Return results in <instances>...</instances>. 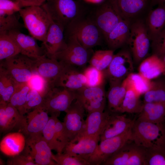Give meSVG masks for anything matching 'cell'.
I'll use <instances>...</instances> for the list:
<instances>
[{"instance_id": "6da1fadb", "label": "cell", "mask_w": 165, "mask_h": 165, "mask_svg": "<svg viewBox=\"0 0 165 165\" xmlns=\"http://www.w3.org/2000/svg\"><path fill=\"white\" fill-rule=\"evenodd\" d=\"M130 141L145 148L165 147V123L135 120L132 127Z\"/></svg>"}, {"instance_id": "7a4b0ae2", "label": "cell", "mask_w": 165, "mask_h": 165, "mask_svg": "<svg viewBox=\"0 0 165 165\" xmlns=\"http://www.w3.org/2000/svg\"><path fill=\"white\" fill-rule=\"evenodd\" d=\"M19 12L30 35L35 39L43 42L51 18L42 5L27 7L21 9Z\"/></svg>"}, {"instance_id": "3957f363", "label": "cell", "mask_w": 165, "mask_h": 165, "mask_svg": "<svg viewBox=\"0 0 165 165\" xmlns=\"http://www.w3.org/2000/svg\"><path fill=\"white\" fill-rule=\"evenodd\" d=\"M64 31L65 35H75L81 44L88 49L99 45L103 37L94 20L80 16L72 21Z\"/></svg>"}, {"instance_id": "277c9868", "label": "cell", "mask_w": 165, "mask_h": 165, "mask_svg": "<svg viewBox=\"0 0 165 165\" xmlns=\"http://www.w3.org/2000/svg\"><path fill=\"white\" fill-rule=\"evenodd\" d=\"M42 5L51 18L64 29L72 21L80 16L79 6L74 0H47Z\"/></svg>"}, {"instance_id": "5b68a950", "label": "cell", "mask_w": 165, "mask_h": 165, "mask_svg": "<svg viewBox=\"0 0 165 165\" xmlns=\"http://www.w3.org/2000/svg\"><path fill=\"white\" fill-rule=\"evenodd\" d=\"M66 47L51 58L73 66L82 67L89 61L91 58L90 50L83 46L74 35H65Z\"/></svg>"}, {"instance_id": "8992f818", "label": "cell", "mask_w": 165, "mask_h": 165, "mask_svg": "<svg viewBox=\"0 0 165 165\" xmlns=\"http://www.w3.org/2000/svg\"><path fill=\"white\" fill-rule=\"evenodd\" d=\"M150 41L145 24L143 21L138 20L131 24L127 43L135 64H140L146 58Z\"/></svg>"}, {"instance_id": "52a82bcc", "label": "cell", "mask_w": 165, "mask_h": 165, "mask_svg": "<svg viewBox=\"0 0 165 165\" xmlns=\"http://www.w3.org/2000/svg\"><path fill=\"white\" fill-rule=\"evenodd\" d=\"M59 87L50 89L39 106L51 115L59 116L61 112H65L75 99V91Z\"/></svg>"}, {"instance_id": "ba28073f", "label": "cell", "mask_w": 165, "mask_h": 165, "mask_svg": "<svg viewBox=\"0 0 165 165\" xmlns=\"http://www.w3.org/2000/svg\"><path fill=\"white\" fill-rule=\"evenodd\" d=\"M132 127L121 134L100 141L88 160L90 165H102L110 156L130 141Z\"/></svg>"}, {"instance_id": "9c48e42d", "label": "cell", "mask_w": 165, "mask_h": 165, "mask_svg": "<svg viewBox=\"0 0 165 165\" xmlns=\"http://www.w3.org/2000/svg\"><path fill=\"white\" fill-rule=\"evenodd\" d=\"M34 59L21 53L0 61L3 68L16 83L27 82L34 73Z\"/></svg>"}, {"instance_id": "30bf717a", "label": "cell", "mask_w": 165, "mask_h": 165, "mask_svg": "<svg viewBox=\"0 0 165 165\" xmlns=\"http://www.w3.org/2000/svg\"><path fill=\"white\" fill-rule=\"evenodd\" d=\"M26 139L25 151L37 165H57L53 159L50 148L42 133L28 136Z\"/></svg>"}, {"instance_id": "8fae6325", "label": "cell", "mask_w": 165, "mask_h": 165, "mask_svg": "<svg viewBox=\"0 0 165 165\" xmlns=\"http://www.w3.org/2000/svg\"><path fill=\"white\" fill-rule=\"evenodd\" d=\"M75 99L82 105L88 113L104 111L106 100L104 84L95 87L85 86L75 91Z\"/></svg>"}, {"instance_id": "7c38bea8", "label": "cell", "mask_w": 165, "mask_h": 165, "mask_svg": "<svg viewBox=\"0 0 165 165\" xmlns=\"http://www.w3.org/2000/svg\"><path fill=\"white\" fill-rule=\"evenodd\" d=\"M123 19L115 0H108L98 9L94 21L105 39Z\"/></svg>"}, {"instance_id": "4fadbf2b", "label": "cell", "mask_w": 165, "mask_h": 165, "mask_svg": "<svg viewBox=\"0 0 165 165\" xmlns=\"http://www.w3.org/2000/svg\"><path fill=\"white\" fill-rule=\"evenodd\" d=\"M134 61L129 51L122 50L114 54L107 68L104 72L109 80H123L134 70Z\"/></svg>"}, {"instance_id": "5bb4252c", "label": "cell", "mask_w": 165, "mask_h": 165, "mask_svg": "<svg viewBox=\"0 0 165 165\" xmlns=\"http://www.w3.org/2000/svg\"><path fill=\"white\" fill-rule=\"evenodd\" d=\"M75 100L65 112L66 114L64 119V124L70 142H75L82 132L85 120V110L81 103Z\"/></svg>"}, {"instance_id": "9a60e30c", "label": "cell", "mask_w": 165, "mask_h": 165, "mask_svg": "<svg viewBox=\"0 0 165 165\" xmlns=\"http://www.w3.org/2000/svg\"><path fill=\"white\" fill-rule=\"evenodd\" d=\"M67 65L46 56L34 60L33 70L43 78L51 88Z\"/></svg>"}, {"instance_id": "2e32d148", "label": "cell", "mask_w": 165, "mask_h": 165, "mask_svg": "<svg viewBox=\"0 0 165 165\" xmlns=\"http://www.w3.org/2000/svg\"><path fill=\"white\" fill-rule=\"evenodd\" d=\"M64 30L61 26L51 18L45 39L42 42V46L48 57L51 58L66 47Z\"/></svg>"}, {"instance_id": "e0dca14e", "label": "cell", "mask_w": 165, "mask_h": 165, "mask_svg": "<svg viewBox=\"0 0 165 165\" xmlns=\"http://www.w3.org/2000/svg\"><path fill=\"white\" fill-rule=\"evenodd\" d=\"M109 111H97L88 113L83 130L75 141L85 138L100 137L110 116Z\"/></svg>"}, {"instance_id": "ac0fdd59", "label": "cell", "mask_w": 165, "mask_h": 165, "mask_svg": "<svg viewBox=\"0 0 165 165\" xmlns=\"http://www.w3.org/2000/svg\"><path fill=\"white\" fill-rule=\"evenodd\" d=\"M6 32L16 42L20 49L21 54L33 59L46 56L43 47H39L35 39L31 35L24 34L19 30H13Z\"/></svg>"}, {"instance_id": "d6986e66", "label": "cell", "mask_w": 165, "mask_h": 165, "mask_svg": "<svg viewBox=\"0 0 165 165\" xmlns=\"http://www.w3.org/2000/svg\"><path fill=\"white\" fill-rule=\"evenodd\" d=\"M87 79L74 66L67 65L56 81L54 87L75 91L87 86Z\"/></svg>"}, {"instance_id": "ffe728a7", "label": "cell", "mask_w": 165, "mask_h": 165, "mask_svg": "<svg viewBox=\"0 0 165 165\" xmlns=\"http://www.w3.org/2000/svg\"><path fill=\"white\" fill-rule=\"evenodd\" d=\"M127 89L126 94L118 113H139L144 104L140 99L142 93L137 87L130 75L126 78Z\"/></svg>"}, {"instance_id": "44dd1931", "label": "cell", "mask_w": 165, "mask_h": 165, "mask_svg": "<svg viewBox=\"0 0 165 165\" xmlns=\"http://www.w3.org/2000/svg\"><path fill=\"white\" fill-rule=\"evenodd\" d=\"M99 141L100 137L83 138L75 142H70L65 147L64 152L88 161Z\"/></svg>"}, {"instance_id": "7402d4cb", "label": "cell", "mask_w": 165, "mask_h": 165, "mask_svg": "<svg viewBox=\"0 0 165 165\" xmlns=\"http://www.w3.org/2000/svg\"><path fill=\"white\" fill-rule=\"evenodd\" d=\"M111 113L109 119L100 136V141L121 134L131 128L135 119L131 120L124 115Z\"/></svg>"}, {"instance_id": "603a6c76", "label": "cell", "mask_w": 165, "mask_h": 165, "mask_svg": "<svg viewBox=\"0 0 165 165\" xmlns=\"http://www.w3.org/2000/svg\"><path fill=\"white\" fill-rule=\"evenodd\" d=\"M109 87L106 94L109 112L118 113L127 89L126 78L123 80H109Z\"/></svg>"}, {"instance_id": "cb8c5ba5", "label": "cell", "mask_w": 165, "mask_h": 165, "mask_svg": "<svg viewBox=\"0 0 165 165\" xmlns=\"http://www.w3.org/2000/svg\"><path fill=\"white\" fill-rule=\"evenodd\" d=\"M47 112L38 106L28 113L26 124L23 132L28 136L42 133L49 120Z\"/></svg>"}, {"instance_id": "d4e9b609", "label": "cell", "mask_w": 165, "mask_h": 165, "mask_svg": "<svg viewBox=\"0 0 165 165\" xmlns=\"http://www.w3.org/2000/svg\"><path fill=\"white\" fill-rule=\"evenodd\" d=\"M165 67L160 58L152 54L139 64L138 74L144 79L150 81L163 74Z\"/></svg>"}, {"instance_id": "484cf974", "label": "cell", "mask_w": 165, "mask_h": 165, "mask_svg": "<svg viewBox=\"0 0 165 165\" xmlns=\"http://www.w3.org/2000/svg\"><path fill=\"white\" fill-rule=\"evenodd\" d=\"M130 20L122 19L105 39L110 50H113L127 43L129 37Z\"/></svg>"}, {"instance_id": "4316f807", "label": "cell", "mask_w": 165, "mask_h": 165, "mask_svg": "<svg viewBox=\"0 0 165 165\" xmlns=\"http://www.w3.org/2000/svg\"><path fill=\"white\" fill-rule=\"evenodd\" d=\"M26 140L22 133H9L2 139L0 143V149L5 155L14 156L19 155L26 146Z\"/></svg>"}, {"instance_id": "83f0119b", "label": "cell", "mask_w": 165, "mask_h": 165, "mask_svg": "<svg viewBox=\"0 0 165 165\" xmlns=\"http://www.w3.org/2000/svg\"><path fill=\"white\" fill-rule=\"evenodd\" d=\"M145 24L152 41L165 27V3L158 5L150 12Z\"/></svg>"}, {"instance_id": "f1b7e54d", "label": "cell", "mask_w": 165, "mask_h": 165, "mask_svg": "<svg viewBox=\"0 0 165 165\" xmlns=\"http://www.w3.org/2000/svg\"><path fill=\"white\" fill-rule=\"evenodd\" d=\"M138 119L155 123H165V103H144Z\"/></svg>"}, {"instance_id": "f546056e", "label": "cell", "mask_w": 165, "mask_h": 165, "mask_svg": "<svg viewBox=\"0 0 165 165\" xmlns=\"http://www.w3.org/2000/svg\"><path fill=\"white\" fill-rule=\"evenodd\" d=\"M143 102L165 103V77L160 76L150 81L143 94Z\"/></svg>"}, {"instance_id": "4dcf8cb0", "label": "cell", "mask_w": 165, "mask_h": 165, "mask_svg": "<svg viewBox=\"0 0 165 165\" xmlns=\"http://www.w3.org/2000/svg\"><path fill=\"white\" fill-rule=\"evenodd\" d=\"M119 12L124 19H130L145 8V0H115Z\"/></svg>"}, {"instance_id": "1f68e13d", "label": "cell", "mask_w": 165, "mask_h": 165, "mask_svg": "<svg viewBox=\"0 0 165 165\" xmlns=\"http://www.w3.org/2000/svg\"><path fill=\"white\" fill-rule=\"evenodd\" d=\"M20 49L15 40L6 32H0V61L20 53Z\"/></svg>"}, {"instance_id": "d6a6232c", "label": "cell", "mask_w": 165, "mask_h": 165, "mask_svg": "<svg viewBox=\"0 0 165 165\" xmlns=\"http://www.w3.org/2000/svg\"><path fill=\"white\" fill-rule=\"evenodd\" d=\"M58 117L54 115L49 117L48 123L42 131V134L51 149L56 151L57 153H61L64 148L58 141L55 130V124Z\"/></svg>"}, {"instance_id": "836d02e7", "label": "cell", "mask_w": 165, "mask_h": 165, "mask_svg": "<svg viewBox=\"0 0 165 165\" xmlns=\"http://www.w3.org/2000/svg\"><path fill=\"white\" fill-rule=\"evenodd\" d=\"M16 83L6 70L0 66V101L9 103Z\"/></svg>"}, {"instance_id": "e575fe53", "label": "cell", "mask_w": 165, "mask_h": 165, "mask_svg": "<svg viewBox=\"0 0 165 165\" xmlns=\"http://www.w3.org/2000/svg\"><path fill=\"white\" fill-rule=\"evenodd\" d=\"M30 88L27 82L16 83L9 103L15 107L21 115H24L23 108Z\"/></svg>"}, {"instance_id": "d590c367", "label": "cell", "mask_w": 165, "mask_h": 165, "mask_svg": "<svg viewBox=\"0 0 165 165\" xmlns=\"http://www.w3.org/2000/svg\"><path fill=\"white\" fill-rule=\"evenodd\" d=\"M114 55L113 50H97L89 60L90 66L104 72L110 64Z\"/></svg>"}, {"instance_id": "8d00e7d4", "label": "cell", "mask_w": 165, "mask_h": 165, "mask_svg": "<svg viewBox=\"0 0 165 165\" xmlns=\"http://www.w3.org/2000/svg\"><path fill=\"white\" fill-rule=\"evenodd\" d=\"M134 144H126L119 150L108 158L102 165H127Z\"/></svg>"}, {"instance_id": "74e56055", "label": "cell", "mask_w": 165, "mask_h": 165, "mask_svg": "<svg viewBox=\"0 0 165 165\" xmlns=\"http://www.w3.org/2000/svg\"><path fill=\"white\" fill-rule=\"evenodd\" d=\"M146 149L145 165H165V147Z\"/></svg>"}, {"instance_id": "f35d334b", "label": "cell", "mask_w": 165, "mask_h": 165, "mask_svg": "<svg viewBox=\"0 0 165 165\" xmlns=\"http://www.w3.org/2000/svg\"><path fill=\"white\" fill-rule=\"evenodd\" d=\"M32 6L34 5L19 0H0V14H13L24 8Z\"/></svg>"}, {"instance_id": "ab89813d", "label": "cell", "mask_w": 165, "mask_h": 165, "mask_svg": "<svg viewBox=\"0 0 165 165\" xmlns=\"http://www.w3.org/2000/svg\"><path fill=\"white\" fill-rule=\"evenodd\" d=\"M83 73L87 79L86 86L95 87L104 84L105 77L104 72L90 66Z\"/></svg>"}, {"instance_id": "60d3db41", "label": "cell", "mask_w": 165, "mask_h": 165, "mask_svg": "<svg viewBox=\"0 0 165 165\" xmlns=\"http://www.w3.org/2000/svg\"><path fill=\"white\" fill-rule=\"evenodd\" d=\"M22 26L14 13L0 14V32L20 30Z\"/></svg>"}, {"instance_id": "b9f144b4", "label": "cell", "mask_w": 165, "mask_h": 165, "mask_svg": "<svg viewBox=\"0 0 165 165\" xmlns=\"http://www.w3.org/2000/svg\"><path fill=\"white\" fill-rule=\"evenodd\" d=\"M53 159L57 165H90L87 161L64 152L53 155Z\"/></svg>"}, {"instance_id": "7bdbcfd3", "label": "cell", "mask_w": 165, "mask_h": 165, "mask_svg": "<svg viewBox=\"0 0 165 165\" xmlns=\"http://www.w3.org/2000/svg\"><path fill=\"white\" fill-rule=\"evenodd\" d=\"M27 83L31 89L37 91L43 97L51 88L44 79L36 73L33 74Z\"/></svg>"}, {"instance_id": "ee69618b", "label": "cell", "mask_w": 165, "mask_h": 165, "mask_svg": "<svg viewBox=\"0 0 165 165\" xmlns=\"http://www.w3.org/2000/svg\"><path fill=\"white\" fill-rule=\"evenodd\" d=\"M6 115L9 119L16 126L23 131L26 124V117L21 115L18 110L9 103L6 108Z\"/></svg>"}, {"instance_id": "f6af8a7d", "label": "cell", "mask_w": 165, "mask_h": 165, "mask_svg": "<svg viewBox=\"0 0 165 165\" xmlns=\"http://www.w3.org/2000/svg\"><path fill=\"white\" fill-rule=\"evenodd\" d=\"M44 97L36 90L30 89L27 97L23 108L24 115L32 108L40 105L43 102Z\"/></svg>"}, {"instance_id": "bcb514c9", "label": "cell", "mask_w": 165, "mask_h": 165, "mask_svg": "<svg viewBox=\"0 0 165 165\" xmlns=\"http://www.w3.org/2000/svg\"><path fill=\"white\" fill-rule=\"evenodd\" d=\"M153 54L160 58L165 54V27L151 41Z\"/></svg>"}, {"instance_id": "7dc6e473", "label": "cell", "mask_w": 165, "mask_h": 165, "mask_svg": "<svg viewBox=\"0 0 165 165\" xmlns=\"http://www.w3.org/2000/svg\"><path fill=\"white\" fill-rule=\"evenodd\" d=\"M146 152V148L135 144L127 165H145Z\"/></svg>"}, {"instance_id": "c3c4849f", "label": "cell", "mask_w": 165, "mask_h": 165, "mask_svg": "<svg viewBox=\"0 0 165 165\" xmlns=\"http://www.w3.org/2000/svg\"><path fill=\"white\" fill-rule=\"evenodd\" d=\"M7 104L0 101V128L2 132L9 131L16 127L6 115V108Z\"/></svg>"}, {"instance_id": "681fc988", "label": "cell", "mask_w": 165, "mask_h": 165, "mask_svg": "<svg viewBox=\"0 0 165 165\" xmlns=\"http://www.w3.org/2000/svg\"><path fill=\"white\" fill-rule=\"evenodd\" d=\"M55 130L58 141L64 148L70 141L63 122L60 121L58 118L55 124Z\"/></svg>"}, {"instance_id": "f907efd6", "label": "cell", "mask_w": 165, "mask_h": 165, "mask_svg": "<svg viewBox=\"0 0 165 165\" xmlns=\"http://www.w3.org/2000/svg\"><path fill=\"white\" fill-rule=\"evenodd\" d=\"M8 164L12 165H37L29 156L17 155L8 162Z\"/></svg>"}, {"instance_id": "816d5d0a", "label": "cell", "mask_w": 165, "mask_h": 165, "mask_svg": "<svg viewBox=\"0 0 165 165\" xmlns=\"http://www.w3.org/2000/svg\"><path fill=\"white\" fill-rule=\"evenodd\" d=\"M29 2L34 5L40 6L44 3L47 0H19Z\"/></svg>"}, {"instance_id": "f5cc1de1", "label": "cell", "mask_w": 165, "mask_h": 165, "mask_svg": "<svg viewBox=\"0 0 165 165\" xmlns=\"http://www.w3.org/2000/svg\"><path fill=\"white\" fill-rule=\"evenodd\" d=\"M153 5H160L165 3V0H152Z\"/></svg>"}, {"instance_id": "db71d44e", "label": "cell", "mask_w": 165, "mask_h": 165, "mask_svg": "<svg viewBox=\"0 0 165 165\" xmlns=\"http://www.w3.org/2000/svg\"><path fill=\"white\" fill-rule=\"evenodd\" d=\"M87 1L94 3H98L101 2L103 0H86Z\"/></svg>"}, {"instance_id": "11a10c76", "label": "cell", "mask_w": 165, "mask_h": 165, "mask_svg": "<svg viewBox=\"0 0 165 165\" xmlns=\"http://www.w3.org/2000/svg\"><path fill=\"white\" fill-rule=\"evenodd\" d=\"M160 58L161 59L165 67V54Z\"/></svg>"}, {"instance_id": "9f6ffc18", "label": "cell", "mask_w": 165, "mask_h": 165, "mask_svg": "<svg viewBox=\"0 0 165 165\" xmlns=\"http://www.w3.org/2000/svg\"><path fill=\"white\" fill-rule=\"evenodd\" d=\"M163 75H164L165 76V70Z\"/></svg>"}, {"instance_id": "6f0895ef", "label": "cell", "mask_w": 165, "mask_h": 165, "mask_svg": "<svg viewBox=\"0 0 165 165\" xmlns=\"http://www.w3.org/2000/svg\"></svg>"}]
</instances>
